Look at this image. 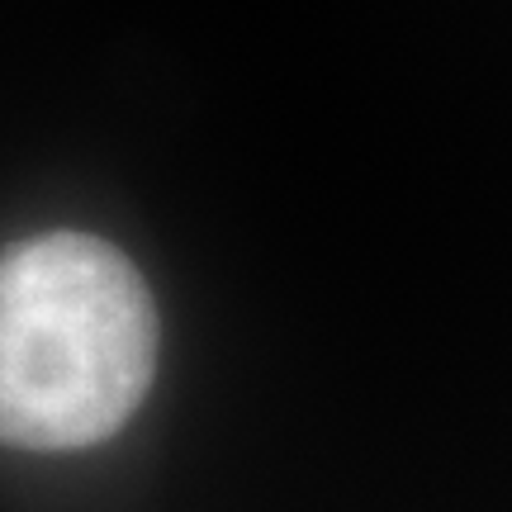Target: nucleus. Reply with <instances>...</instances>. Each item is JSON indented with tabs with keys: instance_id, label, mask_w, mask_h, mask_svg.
I'll return each mask as SVG.
<instances>
[{
	"instance_id": "f257e3e1",
	"label": "nucleus",
	"mask_w": 512,
	"mask_h": 512,
	"mask_svg": "<svg viewBox=\"0 0 512 512\" xmlns=\"http://www.w3.org/2000/svg\"><path fill=\"white\" fill-rule=\"evenodd\" d=\"M157 370V309L119 247L43 233L0 256V441L76 451L114 437Z\"/></svg>"
}]
</instances>
